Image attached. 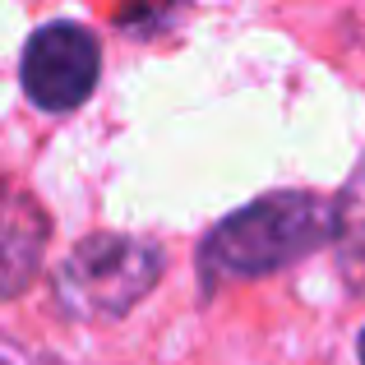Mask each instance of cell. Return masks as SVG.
I'll return each mask as SVG.
<instances>
[{
  "instance_id": "5",
  "label": "cell",
  "mask_w": 365,
  "mask_h": 365,
  "mask_svg": "<svg viewBox=\"0 0 365 365\" xmlns=\"http://www.w3.org/2000/svg\"><path fill=\"white\" fill-rule=\"evenodd\" d=\"M333 204H338V241L347 250V259H365V162Z\"/></svg>"
},
{
  "instance_id": "2",
  "label": "cell",
  "mask_w": 365,
  "mask_h": 365,
  "mask_svg": "<svg viewBox=\"0 0 365 365\" xmlns=\"http://www.w3.org/2000/svg\"><path fill=\"white\" fill-rule=\"evenodd\" d=\"M162 268L167 255L158 241L98 232L56 268V305L74 319H120L162 282Z\"/></svg>"
},
{
  "instance_id": "6",
  "label": "cell",
  "mask_w": 365,
  "mask_h": 365,
  "mask_svg": "<svg viewBox=\"0 0 365 365\" xmlns=\"http://www.w3.org/2000/svg\"><path fill=\"white\" fill-rule=\"evenodd\" d=\"M361 365H365V333H361Z\"/></svg>"
},
{
  "instance_id": "1",
  "label": "cell",
  "mask_w": 365,
  "mask_h": 365,
  "mask_svg": "<svg viewBox=\"0 0 365 365\" xmlns=\"http://www.w3.org/2000/svg\"><path fill=\"white\" fill-rule=\"evenodd\" d=\"M338 241V204L305 190H277L236 208L199 245V273L208 287L236 277H264Z\"/></svg>"
},
{
  "instance_id": "4",
  "label": "cell",
  "mask_w": 365,
  "mask_h": 365,
  "mask_svg": "<svg viewBox=\"0 0 365 365\" xmlns=\"http://www.w3.org/2000/svg\"><path fill=\"white\" fill-rule=\"evenodd\" d=\"M46 241H51L46 208L24 185L0 176V301H14L33 287L46 259Z\"/></svg>"
},
{
  "instance_id": "3",
  "label": "cell",
  "mask_w": 365,
  "mask_h": 365,
  "mask_svg": "<svg viewBox=\"0 0 365 365\" xmlns=\"http://www.w3.org/2000/svg\"><path fill=\"white\" fill-rule=\"evenodd\" d=\"M98 70H102V51L98 37L79 24H46L28 37L24 61H19V83L24 98L37 111H65L83 107L98 88Z\"/></svg>"
}]
</instances>
